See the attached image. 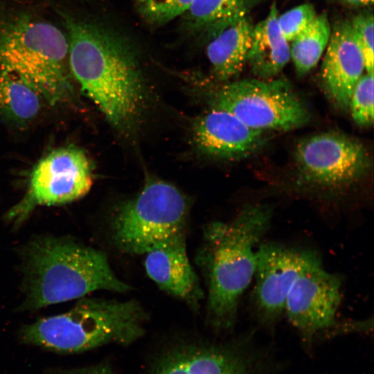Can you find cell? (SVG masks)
<instances>
[{"label": "cell", "mask_w": 374, "mask_h": 374, "mask_svg": "<svg viewBox=\"0 0 374 374\" xmlns=\"http://www.w3.org/2000/svg\"><path fill=\"white\" fill-rule=\"evenodd\" d=\"M253 29L248 14L208 31L206 55L214 75L220 80H229L242 71L247 63Z\"/></svg>", "instance_id": "16"}, {"label": "cell", "mask_w": 374, "mask_h": 374, "mask_svg": "<svg viewBox=\"0 0 374 374\" xmlns=\"http://www.w3.org/2000/svg\"><path fill=\"white\" fill-rule=\"evenodd\" d=\"M27 193L8 214L23 220L36 206L59 205L84 196L92 182V167L85 152L76 147L55 150L33 170Z\"/></svg>", "instance_id": "9"}, {"label": "cell", "mask_w": 374, "mask_h": 374, "mask_svg": "<svg viewBox=\"0 0 374 374\" xmlns=\"http://www.w3.org/2000/svg\"><path fill=\"white\" fill-rule=\"evenodd\" d=\"M277 18L278 9L274 2L266 18L253 26L247 63L260 79L276 76L290 60V45L280 30Z\"/></svg>", "instance_id": "17"}, {"label": "cell", "mask_w": 374, "mask_h": 374, "mask_svg": "<svg viewBox=\"0 0 374 374\" xmlns=\"http://www.w3.org/2000/svg\"><path fill=\"white\" fill-rule=\"evenodd\" d=\"M48 374H114L109 366L100 364L95 366L71 370H56L50 371Z\"/></svg>", "instance_id": "25"}, {"label": "cell", "mask_w": 374, "mask_h": 374, "mask_svg": "<svg viewBox=\"0 0 374 374\" xmlns=\"http://www.w3.org/2000/svg\"><path fill=\"white\" fill-rule=\"evenodd\" d=\"M144 256L145 271L161 290L193 310L199 308L204 294L189 260L186 240L157 247Z\"/></svg>", "instance_id": "15"}, {"label": "cell", "mask_w": 374, "mask_h": 374, "mask_svg": "<svg viewBox=\"0 0 374 374\" xmlns=\"http://www.w3.org/2000/svg\"><path fill=\"white\" fill-rule=\"evenodd\" d=\"M341 285L339 277L326 271L320 258L303 270L294 282L284 312L307 347L319 333L336 327Z\"/></svg>", "instance_id": "11"}, {"label": "cell", "mask_w": 374, "mask_h": 374, "mask_svg": "<svg viewBox=\"0 0 374 374\" xmlns=\"http://www.w3.org/2000/svg\"><path fill=\"white\" fill-rule=\"evenodd\" d=\"M321 68V79L330 99L339 108L349 107L353 89L365 70L362 53L350 21L337 22Z\"/></svg>", "instance_id": "13"}, {"label": "cell", "mask_w": 374, "mask_h": 374, "mask_svg": "<svg viewBox=\"0 0 374 374\" xmlns=\"http://www.w3.org/2000/svg\"><path fill=\"white\" fill-rule=\"evenodd\" d=\"M331 34L326 13L317 15L290 46V58L296 72L305 75L314 68L325 51Z\"/></svg>", "instance_id": "18"}, {"label": "cell", "mask_w": 374, "mask_h": 374, "mask_svg": "<svg viewBox=\"0 0 374 374\" xmlns=\"http://www.w3.org/2000/svg\"><path fill=\"white\" fill-rule=\"evenodd\" d=\"M373 13L368 11L355 15L350 21L368 73H373Z\"/></svg>", "instance_id": "24"}, {"label": "cell", "mask_w": 374, "mask_h": 374, "mask_svg": "<svg viewBox=\"0 0 374 374\" xmlns=\"http://www.w3.org/2000/svg\"><path fill=\"white\" fill-rule=\"evenodd\" d=\"M148 315L134 300L82 299L69 311L23 327V343L73 353L108 344L128 345L145 333Z\"/></svg>", "instance_id": "4"}, {"label": "cell", "mask_w": 374, "mask_h": 374, "mask_svg": "<svg viewBox=\"0 0 374 374\" xmlns=\"http://www.w3.org/2000/svg\"><path fill=\"white\" fill-rule=\"evenodd\" d=\"M294 157L305 181L330 189L351 185L371 166L370 155L362 143L336 132L319 133L301 140Z\"/></svg>", "instance_id": "8"}, {"label": "cell", "mask_w": 374, "mask_h": 374, "mask_svg": "<svg viewBox=\"0 0 374 374\" xmlns=\"http://www.w3.org/2000/svg\"><path fill=\"white\" fill-rule=\"evenodd\" d=\"M252 338L177 345L161 354L150 374H269V359L255 348Z\"/></svg>", "instance_id": "10"}, {"label": "cell", "mask_w": 374, "mask_h": 374, "mask_svg": "<svg viewBox=\"0 0 374 374\" xmlns=\"http://www.w3.org/2000/svg\"><path fill=\"white\" fill-rule=\"evenodd\" d=\"M309 249L262 243L256 250L253 304L258 320L272 327L284 312L289 292L298 276L319 259Z\"/></svg>", "instance_id": "12"}, {"label": "cell", "mask_w": 374, "mask_h": 374, "mask_svg": "<svg viewBox=\"0 0 374 374\" xmlns=\"http://www.w3.org/2000/svg\"><path fill=\"white\" fill-rule=\"evenodd\" d=\"M344 3L350 6H364L373 4V0H341Z\"/></svg>", "instance_id": "26"}, {"label": "cell", "mask_w": 374, "mask_h": 374, "mask_svg": "<svg viewBox=\"0 0 374 374\" xmlns=\"http://www.w3.org/2000/svg\"><path fill=\"white\" fill-rule=\"evenodd\" d=\"M193 0H137L141 15L155 24L168 22L186 12Z\"/></svg>", "instance_id": "22"}, {"label": "cell", "mask_w": 374, "mask_h": 374, "mask_svg": "<svg viewBox=\"0 0 374 374\" xmlns=\"http://www.w3.org/2000/svg\"><path fill=\"white\" fill-rule=\"evenodd\" d=\"M193 132L203 152L224 159L246 157L256 150L264 139V131L251 128L233 114L216 107L197 120Z\"/></svg>", "instance_id": "14"}, {"label": "cell", "mask_w": 374, "mask_h": 374, "mask_svg": "<svg viewBox=\"0 0 374 374\" xmlns=\"http://www.w3.org/2000/svg\"><path fill=\"white\" fill-rule=\"evenodd\" d=\"M260 0H193L187 10L190 22L208 31L238 17L248 15Z\"/></svg>", "instance_id": "20"}, {"label": "cell", "mask_w": 374, "mask_h": 374, "mask_svg": "<svg viewBox=\"0 0 374 374\" xmlns=\"http://www.w3.org/2000/svg\"><path fill=\"white\" fill-rule=\"evenodd\" d=\"M22 256L25 310L81 299L96 290H132L114 273L104 252L73 239L37 238L26 245Z\"/></svg>", "instance_id": "3"}, {"label": "cell", "mask_w": 374, "mask_h": 374, "mask_svg": "<svg viewBox=\"0 0 374 374\" xmlns=\"http://www.w3.org/2000/svg\"><path fill=\"white\" fill-rule=\"evenodd\" d=\"M373 73L363 74L356 83L350 99L349 107L355 123L360 127H370L374 118Z\"/></svg>", "instance_id": "21"}, {"label": "cell", "mask_w": 374, "mask_h": 374, "mask_svg": "<svg viewBox=\"0 0 374 374\" xmlns=\"http://www.w3.org/2000/svg\"><path fill=\"white\" fill-rule=\"evenodd\" d=\"M69 64L82 91L114 127L128 128L144 98L139 68L130 49L95 26L69 19Z\"/></svg>", "instance_id": "2"}, {"label": "cell", "mask_w": 374, "mask_h": 374, "mask_svg": "<svg viewBox=\"0 0 374 374\" xmlns=\"http://www.w3.org/2000/svg\"><path fill=\"white\" fill-rule=\"evenodd\" d=\"M213 107L226 110L261 131H289L309 121V112L291 85L281 79H244L224 84Z\"/></svg>", "instance_id": "7"}, {"label": "cell", "mask_w": 374, "mask_h": 374, "mask_svg": "<svg viewBox=\"0 0 374 374\" xmlns=\"http://www.w3.org/2000/svg\"><path fill=\"white\" fill-rule=\"evenodd\" d=\"M41 96L18 75L0 68V110L9 118L25 122L39 112Z\"/></svg>", "instance_id": "19"}, {"label": "cell", "mask_w": 374, "mask_h": 374, "mask_svg": "<svg viewBox=\"0 0 374 374\" xmlns=\"http://www.w3.org/2000/svg\"><path fill=\"white\" fill-rule=\"evenodd\" d=\"M317 17L314 7L311 3H303L278 15V24L285 39L292 42Z\"/></svg>", "instance_id": "23"}, {"label": "cell", "mask_w": 374, "mask_h": 374, "mask_svg": "<svg viewBox=\"0 0 374 374\" xmlns=\"http://www.w3.org/2000/svg\"><path fill=\"white\" fill-rule=\"evenodd\" d=\"M188 210L187 199L175 186L148 181L115 211L109 222L111 239L118 250L131 255L185 240Z\"/></svg>", "instance_id": "6"}, {"label": "cell", "mask_w": 374, "mask_h": 374, "mask_svg": "<svg viewBox=\"0 0 374 374\" xmlns=\"http://www.w3.org/2000/svg\"><path fill=\"white\" fill-rule=\"evenodd\" d=\"M67 38L55 26L20 19L0 31V68L21 78L51 105L72 91Z\"/></svg>", "instance_id": "5"}, {"label": "cell", "mask_w": 374, "mask_h": 374, "mask_svg": "<svg viewBox=\"0 0 374 374\" xmlns=\"http://www.w3.org/2000/svg\"><path fill=\"white\" fill-rule=\"evenodd\" d=\"M271 219L268 205L253 204L229 222H211L204 228L195 260L206 286L207 321L218 332L235 325L240 298L254 276L255 249Z\"/></svg>", "instance_id": "1"}]
</instances>
